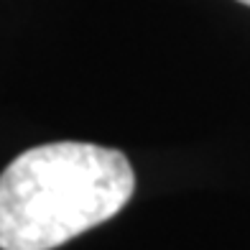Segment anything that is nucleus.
Returning a JSON list of instances; mask_svg holds the SVG:
<instances>
[{
  "label": "nucleus",
  "instance_id": "1",
  "mask_svg": "<svg viewBox=\"0 0 250 250\" xmlns=\"http://www.w3.org/2000/svg\"><path fill=\"white\" fill-rule=\"evenodd\" d=\"M135 176L125 153L79 141L43 143L0 174V250H54L112 220Z\"/></svg>",
  "mask_w": 250,
  "mask_h": 250
},
{
  "label": "nucleus",
  "instance_id": "2",
  "mask_svg": "<svg viewBox=\"0 0 250 250\" xmlns=\"http://www.w3.org/2000/svg\"><path fill=\"white\" fill-rule=\"evenodd\" d=\"M237 3H243V5H250V0H237Z\"/></svg>",
  "mask_w": 250,
  "mask_h": 250
}]
</instances>
